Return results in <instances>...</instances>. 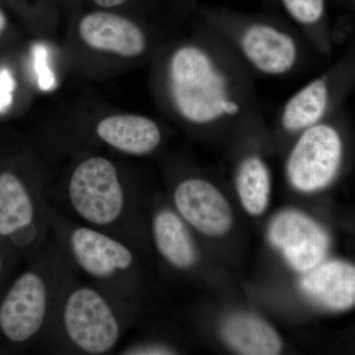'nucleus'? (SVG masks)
Listing matches in <instances>:
<instances>
[{"instance_id": "1", "label": "nucleus", "mask_w": 355, "mask_h": 355, "mask_svg": "<svg viewBox=\"0 0 355 355\" xmlns=\"http://www.w3.org/2000/svg\"><path fill=\"white\" fill-rule=\"evenodd\" d=\"M44 200L71 220L125 243L144 261L149 257L154 202L109 158H83L62 183L46 191Z\"/></svg>"}, {"instance_id": "2", "label": "nucleus", "mask_w": 355, "mask_h": 355, "mask_svg": "<svg viewBox=\"0 0 355 355\" xmlns=\"http://www.w3.org/2000/svg\"><path fill=\"white\" fill-rule=\"evenodd\" d=\"M51 237L83 279L110 296L139 320L146 298L144 261L132 247L113 236L58 214L46 202Z\"/></svg>"}, {"instance_id": "3", "label": "nucleus", "mask_w": 355, "mask_h": 355, "mask_svg": "<svg viewBox=\"0 0 355 355\" xmlns=\"http://www.w3.org/2000/svg\"><path fill=\"white\" fill-rule=\"evenodd\" d=\"M139 320L88 280L72 273L42 336L44 349L55 355H105Z\"/></svg>"}, {"instance_id": "4", "label": "nucleus", "mask_w": 355, "mask_h": 355, "mask_svg": "<svg viewBox=\"0 0 355 355\" xmlns=\"http://www.w3.org/2000/svg\"><path fill=\"white\" fill-rule=\"evenodd\" d=\"M35 258L32 268L17 277L0 304V333L13 345L42 338L62 289L74 272L51 237Z\"/></svg>"}, {"instance_id": "5", "label": "nucleus", "mask_w": 355, "mask_h": 355, "mask_svg": "<svg viewBox=\"0 0 355 355\" xmlns=\"http://www.w3.org/2000/svg\"><path fill=\"white\" fill-rule=\"evenodd\" d=\"M169 85L177 111L191 123L205 125L238 112L220 72L197 46H183L173 55Z\"/></svg>"}, {"instance_id": "6", "label": "nucleus", "mask_w": 355, "mask_h": 355, "mask_svg": "<svg viewBox=\"0 0 355 355\" xmlns=\"http://www.w3.org/2000/svg\"><path fill=\"white\" fill-rule=\"evenodd\" d=\"M46 193L33 189L12 172L0 173V239L14 250L32 253L49 241Z\"/></svg>"}, {"instance_id": "7", "label": "nucleus", "mask_w": 355, "mask_h": 355, "mask_svg": "<svg viewBox=\"0 0 355 355\" xmlns=\"http://www.w3.org/2000/svg\"><path fill=\"white\" fill-rule=\"evenodd\" d=\"M342 153V140L335 128L327 125L306 128L287 163L292 186L305 193L326 188L338 173Z\"/></svg>"}, {"instance_id": "8", "label": "nucleus", "mask_w": 355, "mask_h": 355, "mask_svg": "<svg viewBox=\"0 0 355 355\" xmlns=\"http://www.w3.org/2000/svg\"><path fill=\"white\" fill-rule=\"evenodd\" d=\"M268 238L296 272L306 273L323 261L330 238L319 224L295 210L280 212L268 228Z\"/></svg>"}, {"instance_id": "9", "label": "nucleus", "mask_w": 355, "mask_h": 355, "mask_svg": "<svg viewBox=\"0 0 355 355\" xmlns=\"http://www.w3.org/2000/svg\"><path fill=\"white\" fill-rule=\"evenodd\" d=\"M172 207L198 233L218 237L233 223L232 209L216 186L202 178H187L174 187Z\"/></svg>"}, {"instance_id": "10", "label": "nucleus", "mask_w": 355, "mask_h": 355, "mask_svg": "<svg viewBox=\"0 0 355 355\" xmlns=\"http://www.w3.org/2000/svg\"><path fill=\"white\" fill-rule=\"evenodd\" d=\"M151 248L166 265L178 272H191L200 263V252L190 226L173 207L153 202L150 224Z\"/></svg>"}, {"instance_id": "11", "label": "nucleus", "mask_w": 355, "mask_h": 355, "mask_svg": "<svg viewBox=\"0 0 355 355\" xmlns=\"http://www.w3.org/2000/svg\"><path fill=\"white\" fill-rule=\"evenodd\" d=\"M79 34L90 48L123 57H137L146 50V40L142 30L116 14H88L79 23Z\"/></svg>"}, {"instance_id": "12", "label": "nucleus", "mask_w": 355, "mask_h": 355, "mask_svg": "<svg viewBox=\"0 0 355 355\" xmlns=\"http://www.w3.org/2000/svg\"><path fill=\"white\" fill-rule=\"evenodd\" d=\"M301 291L329 311H345L355 304V266L342 261L321 263L306 272Z\"/></svg>"}, {"instance_id": "13", "label": "nucleus", "mask_w": 355, "mask_h": 355, "mask_svg": "<svg viewBox=\"0 0 355 355\" xmlns=\"http://www.w3.org/2000/svg\"><path fill=\"white\" fill-rule=\"evenodd\" d=\"M240 44L250 64L259 71L270 76L286 73L297 60V46L294 40L272 26H251L243 33Z\"/></svg>"}, {"instance_id": "14", "label": "nucleus", "mask_w": 355, "mask_h": 355, "mask_svg": "<svg viewBox=\"0 0 355 355\" xmlns=\"http://www.w3.org/2000/svg\"><path fill=\"white\" fill-rule=\"evenodd\" d=\"M95 135L102 144L132 156L149 155L162 140L157 123L137 114H116L103 119L96 125Z\"/></svg>"}, {"instance_id": "15", "label": "nucleus", "mask_w": 355, "mask_h": 355, "mask_svg": "<svg viewBox=\"0 0 355 355\" xmlns=\"http://www.w3.org/2000/svg\"><path fill=\"white\" fill-rule=\"evenodd\" d=\"M221 331L229 347L240 354L275 355L282 349L277 331L254 315H232L222 324Z\"/></svg>"}, {"instance_id": "16", "label": "nucleus", "mask_w": 355, "mask_h": 355, "mask_svg": "<svg viewBox=\"0 0 355 355\" xmlns=\"http://www.w3.org/2000/svg\"><path fill=\"white\" fill-rule=\"evenodd\" d=\"M328 86L324 79H316L299 90L286 103L282 123L291 132L306 130L316 125L328 105Z\"/></svg>"}, {"instance_id": "17", "label": "nucleus", "mask_w": 355, "mask_h": 355, "mask_svg": "<svg viewBox=\"0 0 355 355\" xmlns=\"http://www.w3.org/2000/svg\"><path fill=\"white\" fill-rule=\"evenodd\" d=\"M237 191L242 205L251 216H261L268 207L270 178L268 167L256 156L247 158L237 174Z\"/></svg>"}, {"instance_id": "18", "label": "nucleus", "mask_w": 355, "mask_h": 355, "mask_svg": "<svg viewBox=\"0 0 355 355\" xmlns=\"http://www.w3.org/2000/svg\"><path fill=\"white\" fill-rule=\"evenodd\" d=\"M32 57L40 89L43 91L53 90L57 80L51 69L48 46L42 43L35 44L32 48Z\"/></svg>"}, {"instance_id": "19", "label": "nucleus", "mask_w": 355, "mask_h": 355, "mask_svg": "<svg viewBox=\"0 0 355 355\" xmlns=\"http://www.w3.org/2000/svg\"><path fill=\"white\" fill-rule=\"evenodd\" d=\"M289 14L299 23L313 24L324 12V0H282Z\"/></svg>"}, {"instance_id": "20", "label": "nucleus", "mask_w": 355, "mask_h": 355, "mask_svg": "<svg viewBox=\"0 0 355 355\" xmlns=\"http://www.w3.org/2000/svg\"><path fill=\"white\" fill-rule=\"evenodd\" d=\"M15 80L10 70L0 69V114L6 113L13 102Z\"/></svg>"}, {"instance_id": "21", "label": "nucleus", "mask_w": 355, "mask_h": 355, "mask_svg": "<svg viewBox=\"0 0 355 355\" xmlns=\"http://www.w3.org/2000/svg\"><path fill=\"white\" fill-rule=\"evenodd\" d=\"M128 0H94L95 3L98 6L109 8V7H114L125 3Z\"/></svg>"}, {"instance_id": "22", "label": "nucleus", "mask_w": 355, "mask_h": 355, "mask_svg": "<svg viewBox=\"0 0 355 355\" xmlns=\"http://www.w3.org/2000/svg\"><path fill=\"white\" fill-rule=\"evenodd\" d=\"M6 19L4 17L3 13L0 11V33L3 31L4 28H6Z\"/></svg>"}, {"instance_id": "23", "label": "nucleus", "mask_w": 355, "mask_h": 355, "mask_svg": "<svg viewBox=\"0 0 355 355\" xmlns=\"http://www.w3.org/2000/svg\"><path fill=\"white\" fill-rule=\"evenodd\" d=\"M4 270V261L3 259H2L1 254H0V275L3 272Z\"/></svg>"}]
</instances>
